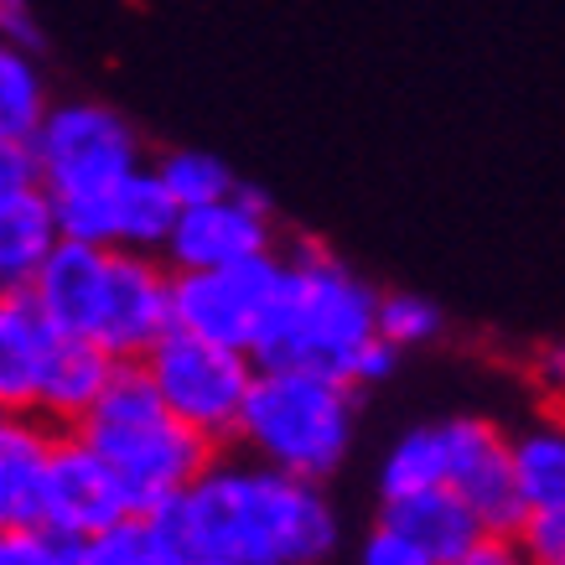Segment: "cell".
I'll use <instances>...</instances> for the list:
<instances>
[{
    "instance_id": "cell-22",
    "label": "cell",
    "mask_w": 565,
    "mask_h": 565,
    "mask_svg": "<svg viewBox=\"0 0 565 565\" xmlns=\"http://www.w3.org/2000/svg\"><path fill=\"white\" fill-rule=\"evenodd\" d=\"M374 332L399 353H415V348H430L446 332V311L420 291H379Z\"/></svg>"
},
{
    "instance_id": "cell-25",
    "label": "cell",
    "mask_w": 565,
    "mask_h": 565,
    "mask_svg": "<svg viewBox=\"0 0 565 565\" xmlns=\"http://www.w3.org/2000/svg\"><path fill=\"white\" fill-rule=\"evenodd\" d=\"M514 545L530 565H565V509H524L514 524Z\"/></svg>"
},
{
    "instance_id": "cell-4",
    "label": "cell",
    "mask_w": 565,
    "mask_h": 565,
    "mask_svg": "<svg viewBox=\"0 0 565 565\" xmlns=\"http://www.w3.org/2000/svg\"><path fill=\"white\" fill-rule=\"evenodd\" d=\"M363 394L317 369H255L234 441L244 457L291 478L327 482L353 451Z\"/></svg>"
},
{
    "instance_id": "cell-1",
    "label": "cell",
    "mask_w": 565,
    "mask_h": 565,
    "mask_svg": "<svg viewBox=\"0 0 565 565\" xmlns=\"http://www.w3.org/2000/svg\"><path fill=\"white\" fill-rule=\"evenodd\" d=\"M146 524L161 545V561L322 565L343 540L322 482L228 451H218L172 503L146 514Z\"/></svg>"
},
{
    "instance_id": "cell-7",
    "label": "cell",
    "mask_w": 565,
    "mask_h": 565,
    "mask_svg": "<svg viewBox=\"0 0 565 565\" xmlns=\"http://www.w3.org/2000/svg\"><path fill=\"white\" fill-rule=\"evenodd\" d=\"M280 280V249L218 270H172V327L223 348H249Z\"/></svg>"
},
{
    "instance_id": "cell-15",
    "label": "cell",
    "mask_w": 565,
    "mask_h": 565,
    "mask_svg": "<svg viewBox=\"0 0 565 565\" xmlns=\"http://www.w3.org/2000/svg\"><path fill=\"white\" fill-rule=\"evenodd\" d=\"M57 239V213L36 177L0 188V291H21Z\"/></svg>"
},
{
    "instance_id": "cell-17",
    "label": "cell",
    "mask_w": 565,
    "mask_h": 565,
    "mask_svg": "<svg viewBox=\"0 0 565 565\" xmlns=\"http://www.w3.org/2000/svg\"><path fill=\"white\" fill-rule=\"evenodd\" d=\"M503 457L514 472V488L524 509H565V430L561 420H534V426L503 436Z\"/></svg>"
},
{
    "instance_id": "cell-30",
    "label": "cell",
    "mask_w": 565,
    "mask_h": 565,
    "mask_svg": "<svg viewBox=\"0 0 565 565\" xmlns=\"http://www.w3.org/2000/svg\"><path fill=\"white\" fill-rule=\"evenodd\" d=\"M32 151L26 146H0V188H11V182H32Z\"/></svg>"
},
{
    "instance_id": "cell-21",
    "label": "cell",
    "mask_w": 565,
    "mask_h": 565,
    "mask_svg": "<svg viewBox=\"0 0 565 565\" xmlns=\"http://www.w3.org/2000/svg\"><path fill=\"white\" fill-rule=\"evenodd\" d=\"M151 172H156V182L167 188V198H172L177 207L213 203V198H223V192L239 182V177H234V167H228L223 156L198 151V146H177V151L156 156Z\"/></svg>"
},
{
    "instance_id": "cell-11",
    "label": "cell",
    "mask_w": 565,
    "mask_h": 565,
    "mask_svg": "<svg viewBox=\"0 0 565 565\" xmlns=\"http://www.w3.org/2000/svg\"><path fill=\"white\" fill-rule=\"evenodd\" d=\"M104 255L99 244L57 239L47 259L32 270V280L21 286L26 301L42 311V322L57 338H94V317H99V291H104Z\"/></svg>"
},
{
    "instance_id": "cell-23",
    "label": "cell",
    "mask_w": 565,
    "mask_h": 565,
    "mask_svg": "<svg viewBox=\"0 0 565 565\" xmlns=\"http://www.w3.org/2000/svg\"><path fill=\"white\" fill-rule=\"evenodd\" d=\"M78 565H167V561H161L151 524L130 514L120 524H109V530L78 540Z\"/></svg>"
},
{
    "instance_id": "cell-29",
    "label": "cell",
    "mask_w": 565,
    "mask_h": 565,
    "mask_svg": "<svg viewBox=\"0 0 565 565\" xmlns=\"http://www.w3.org/2000/svg\"><path fill=\"white\" fill-rule=\"evenodd\" d=\"M446 565H530L524 550L514 545V534H478L467 550H457Z\"/></svg>"
},
{
    "instance_id": "cell-31",
    "label": "cell",
    "mask_w": 565,
    "mask_h": 565,
    "mask_svg": "<svg viewBox=\"0 0 565 565\" xmlns=\"http://www.w3.org/2000/svg\"><path fill=\"white\" fill-rule=\"evenodd\" d=\"M561 369H565V353H561V343L555 348H540V363H534V379H540V384H545V390H555L561 394Z\"/></svg>"
},
{
    "instance_id": "cell-2",
    "label": "cell",
    "mask_w": 565,
    "mask_h": 565,
    "mask_svg": "<svg viewBox=\"0 0 565 565\" xmlns=\"http://www.w3.org/2000/svg\"><path fill=\"white\" fill-rule=\"evenodd\" d=\"M374 286L327 244L280 234V280L244 353L255 369H317L343 379L353 353L374 338Z\"/></svg>"
},
{
    "instance_id": "cell-6",
    "label": "cell",
    "mask_w": 565,
    "mask_h": 565,
    "mask_svg": "<svg viewBox=\"0 0 565 565\" xmlns=\"http://www.w3.org/2000/svg\"><path fill=\"white\" fill-rule=\"evenodd\" d=\"M140 369L156 384L167 415H177L182 426H192L213 446L234 441L244 394H249V379H255V359L244 348L207 343V338H192V332L172 327L161 343L140 353Z\"/></svg>"
},
{
    "instance_id": "cell-14",
    "label": "cell",
    "mask_w": 565,
    "mask_h": 565,
    "mask_svg": "<svg viewBox=\"0 0 565 565\" xmlns=\"http://www.w3.org/2000/svg\"><path fill=\"white\" fill-rule=\"evenodd\" d=\"M52 343H57V332L42 322V311L26 301V291H0V411L32 415Z\"/></svg>"
},
{
    "instance_id": "cell-13",
    "label": "cell",
    "mask_w": 565,
    "mask_h": 565,
    "mask_svg": "<svg viewBox=\"0 0 565 565\" xmlns=\"http://www.w3.org/2000/svg\"><path fill=\"white\" fill-rule=\"evenodd\" d=\"M57 430L26 411H0V530L42 524V482Z\"/></svg>"
},
{
    "instance_id": "cell-3",
    "label": "cell",
    "mask_w": 565,
    "mask_h": 565,
    "mask_svg": "<svg viewBox=\"0 0 565 565\" xmlns=\"http://www.w3.org/2000/svg\"><path fill=\"white\" fill-rule=\"evenodd\" d=\"M78 436L109 462V472L120 478L125 498H130V514L140 519L172 503L223 451L192 426H182L177 415H167L140 359H115V374L94 399V411L84 415Z\"/></svg>"
},
{
    "instance_id": "cell-26",
    "label": "cell",
    "mask_w": 565,
    "mask_h": 565,
    "mask_svg": "<svg viewBox=\"0 0 565 565\" xmlns=\"http://www.w3.org/2000/svg\"><path fill=\"white\" fill-rule=\"evenodd\" d=\"M359 565H436V561H430L426 550L415 545L411 534H399L394 524H384V519H379L374 530L363 534Z\"/></svg>"
},
{
    "instance_id": "cell-5",
    "label": "cell",
    "mask_w": 565,
    "mask_h": 565,
    "mask_svg": "<svg viewBox=\"0 0 565 565\" xmlns=\"http://www.w3.org/2000/svg\"><path fill=\"white\" fill-rule=\"evenodd\" d=\"M26 151H32V172L47 188V198L120 188L125 177L146 167L140 130L104 99H52Z\"/></svg>"
},
{
    "instance_id": "cell-32",
    "label": "cell",
    "mask_w": 565,
    "mask_h": 565,
    "mask_svg": "<svg viewBox=\"0 0 565 565\" xmlns=\"http://www.w3.org/2000/svg\"><path fill=\"white\" fill-rule=\"evenodd\" d=\"M167 565H228V561H167Z\"/></svg>"
},
{
    "instance_id": "cell-8",
    "label": "cell",
    "mask_w": 565,
    "mask_h": 565,
    "mask_svg": "<svg viewBox=\"0 0 565 565\" xmlns=\"http://www.w3.org/2000/svg\"><path fill=\"white\" fill-rule=\"evenodd\" d=\"M270 249H280V218H275L270 198L249 182H234L213 203L177 207L161 259L167 270H218V265H239Z\"/></svg>"
},
{
    "instance_id": "cell-18",
    "label": "cell",
    "mask_w": 565,
    "mask_h": 565,
    "mask_svg": "<svg viewBox=\"0 0 565 565\" xmlns=\"http://www.w3.org/2000/svg\"><path fill=\"white\" fill-rule=\"evenodd\" d=\"M177 223V203L167 188L156 182L151 161L130 172L115 188V207H109V249H136V255H161V244Z\"/></svg>"
},
{
    "instance_id": "cell-28",
    "label": "cell",
    "mask_w": 565,
    "mask_h": 565,
    "mask_svg": "<svg viewBox=\"0 0 565 565\" xmlns=\"http://www.w3.org/2000/svg\"><path fill=\"white\" fill-rule=\"evenodd\" d=\"M0 42H17L26 52H42V21L32 0H0Z\"/></svg>"
},
{
    "instance_id": "cell-27",
    "label": "cell",
    "mask_w": 565,
    "mask_h": 565,
    "mask_svg": "<svg viewBox=\"0 0 565 565\" xmlns=\"http://www.w3.org/2000/svg\"><path fill=\"white\" fill-rule=\"evenodd\" d=\"M399 359H405V353H399V348H390V343H384V338L374 332V338H369V343H363L359 353H353V363H348L343 384H353L359 394L379 390V384H390V379H394Z\"/></svg>"
},
{
    "instance_id": "cell-19",
    "label": "cell",
    "mask_w": 565,
    "mask_h": 565,
    "mask_svg": "<svg viewBox=\"0 0 565 565\" xmlns=\"http://www.w3.org/2000/svg\"><path fill=\"white\" fill-rule=\"evenodd\" d=\"M446 478H451V430H446V420L411 426L379 462V498L446 488Z\"/></svg>"
},
{
    "instance_id": "cell-20",
    "label": "cell",
    "mask_w": 565,
    "mask_h": 565,
    "mask_svg": "<svg viewBox=\"0 0 565 565\" xmlns=\"http://www.w3.org/2000/svg\"><path fill=\"white\" fill-rule=\"evenodd\" d=\"M52 88L36 52L0 42V146H26L36 120L47 115Z\"/></svg>"
},
{
    "instance_id": "cell-24",
    "label": "cell",
    "mask_w": 565,
    "mask_h": 565,
    "mask_svg": "<svg viewBox=\"0 0 565 565\" xmlns=\"http://www.w3.org/2000/svg\"><path fill=\"white\" fill-rule=\"evenodd\" d=\"M0 565H78V540L42 530H0Z\"/></svg>"
},
{
    "instance_id": "cell-12",
    "label": "cell",
    "mask_w": 565,
    "mask_h": 565,
    "mask_svg": "<svg viewBox=\"0 0 565 565\" xmlns=\"http://www.w3.org/2000/svg\"><path fill=\"white\" fill-rule=\"evenodd\" d=\"M109 374H115V353H104L94 338H57L47 369H42V384H36L32 415L52 430H78Z\"/></svg>"
},
{
    "instance_id": "cell-9",
    "label": "cell",
    "mask_w": 565,
    "mask_h": 565,
    "mask_svg": "<svg viewBox=\"0 0 565 565\" xmlns=\"http://www.w3.org/2000/svg\"><path fill=\"white\" fill-rule=\"evenodd\" d=\"M172 332V270L161 255L109 249L104 255V291L94 317V343L115 359H140L151 343Z\"/></svg>"
},
{
    "instance_id": "cell-10",
    "label": "cell",
    "mask_w": 565,
    "mask_h": 565,
    "mask_svg": "<svg viewBox=\"0 0 565 565\" xmlns=\"http://www.w3.org/2000/svg\"><path fill=\"white\" fill-rule=\"evenodd\" d=\"M120 519H130L120 478L78 430H57L47 451V482H42V530L63 540H88Z\"/></svg>"
},
{
    "instance_id": "cell-16",
    "label": "cell",
    "mask_w": 565,
    "mask_h": 565,
    "mask_svg": "<svg viewBox=\"0 0 565 565\" xmlns=\"http://www.w3.org/2000/svg\"><path fill=\"white\" fill-rule=\"evenodd\" d=\"M379 519L394 524L399 534H411L436 565H446L457 550H467L482 534L472 509L457 498V488H420V493L379 498Z\"/></svg>"
}]
</instances>
